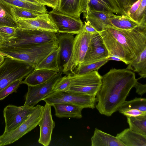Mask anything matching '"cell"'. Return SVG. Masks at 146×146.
<instances>
[{"label":"cell","instance_id":"obj_1","mask_svg":"<svg viewBox=\"0 0 146 146\" xmlns=\"http://www.w3.org/2000/svg\"><path fill=\"white\" fill-rule=\"evenodd\" d=\"M139 79L135 73L126 68H112L101 76L102 84L96 96L95 107L102 115L111 116L125 100Z\"/></svg>","mask_w":146,"mask_h":146},{"label":"cell","instance_id":"obj_2","mask_svg":"<svg viewBox=\"0 0 146 146\" xmlns=\"http://www.w3.org/2000/svg\"><path fill=\"white\" fill-rule=\"evenodd\" d=\"M99 33L109 56H117L127 65L137 59L146 48V24L131 30L107 27Z\"/></svg>","mask_w":146,"mask_h":146},{"label":"cell","instance_id":"obj_3","mask_svg":"<svg viewBox=\"0 0 146 146\" xmlns=\"http://www.w3.org/2000/svg\"><path fill=\"white\" fill-rule=\"evenodd\" d=\"M55 33L38 30H21L17 28L12 37L0 42V48L17 47L48 42L56 39Z\"/></svg>","mask_w":146,"mask_h":146},{"label":"cell","instance_id":"obj_4","mask_svg":"<svg viewBox=\"0 0 146 146\" xmlns=\"http://www.w3.org/2000/svg\"><path fill=\"white\" fill-rule=\"evenodd\" d=\"M35 68L27 62L5 57L0 65V92L13 82L25 78Z\"/></svg>","mask_w":146,"mask_h":146},{"label":"cell","instance_id":"obj_5","mask_svg":"<svg viewBox=\"0 0 146 146\" xmlns=\"http://www.w3.org/2000/svg\"><path fill=\"white\" fill-rule=\"evenodd\" d=\"M71 83L67 91L96 96L101 86V76L97 70L80 75L71 73Z\"/></svg>","mask_w":146,"mask_h":146},{"label":"cell","instance_id":"obj_6","mask_svg":"<svg viewBox=\"0 0 146 146\" xmlns=\"http://www.w3.org/2000/svg\"><path fill=\"white\" fill-rule=\"evenodd\" d=\"M46 103H67L84 108L94 109L96 104V96L68 91L53 92L42 99Z\"/></svg>","mask_w":146,"mask_h":146},{"label":"cell","instance_id":"obj_7","mask_svg":"<svg viewBox=\"0 0 146 146\" xmlns=\"http://www.w3.org/2000/svg\"><path fill=\"white\" fill-rule=\"evenodd\" d=\"M44 106L38 104L29 117L15 129L0 136V146L11 144L35 128L42 117Z\"/></svg>","mask_w":146,"mask_h":146},{"label":"cell","instance_id":"obj_8","mask_svg":"<svg viewBox=\"0 0 146 146\" xmlns=\"http://www.w3.org/2000/svg\"><path fill=\"white\" fill-rule=\"evenodd\" d=\"M83 29L74 37L72 52L70 58L63 66L62 72L72 73L80 64L82 63L88 50L92 36Z\"/></svg>","mask_w":146,"mask_h":146},{"label":"cell","instance_id":"obj_9","mask_svg":"<svg viewBox=\"0 0 146 146\" xmlns=\"http://www.w3.org/2000/svg\"><path fill=\"white\" fill-rule=\"evenodd\" d=\"M35 106H17L12 105L6 106L3 111L5 122L4 132L12 131L24 122L34 111Z\"/></svg>","mask_w":146,"mask_h":146},{"label":"cell","instance_id":"obj_10","mask_svg":"<svg viewBox=\"0 0 146 146\" xmlns=\"http://www.w3.org/2000/svg\"><path fill=\"white\" fill-rule=\"evenodd\" d=\"M62 72L60 71L46 82L34 86H28L24 106L33 107L47 95L53 92L55 84L61 78Z\"/></svg>","mask_w":146,"mask_h":146},{"label":"cell","instance_id":"obj_11","mask_svg":"<svg viewBox=\"0 0 146 146\" xmlns=\"http://www.w3.org/2000/svg\"><path fill=\"white\" fill-rule=\"evenodd\" d=\"M48 14L59 33L77 35L83 30L84 24L80 18L64 14L56 9H52Z\"/></svg>","mask_w":146,"mask_h":146},{"label":"cell","instance_id":"obj_12","mask_svg":"<svg viewBox=\"0 0 146 146\" xmlns=\"http://www.w3.org/2000/svg\"><path fill=\"white\" fill-rule=\"evenodd\" d=\"M109 55L108 51L98 32L92 34L88 50L83 62L80 64L94 63L106 58Z\"/></svg>","mask_w":146,"mask_h":146},{"label":"cell","instance_id":"obj_13","mask_svg":"<svg viewBox=\"0 0 146 146\" xmlns=\"http://www.w3.org/2000/svg\"><path fill=\"white\" fill-rule=\"evenodd\" d=\"M21 30H38L58 33V30L48 14L35 18L15 20Z\"/></svg>","mask_w":146,"mask_h":146},{"label":"cell","instance_id":"obj_14","mask_svg":"<svg viewBox=\"0 0 146 146\" xmlns=\"http://www.w3.org/2000/svg\"><path fill=\"white\" fill-rule=\"evenodd\" d=\"M52 106L46 103L44 106L42 117L38 125L40 128L38 142L44 146H48L51 142L53 130L55 122L52 118Z\"/></svg>","mask_w":146,"mask_h":146},{"label":"cell","instance_id":"obj_15","mask_svg":"<svg viewBox=\"0 0 146 146\" xmlns=\"http://www.w3.org/2000/svg\"><path fill=\"white\" fill-rule=\"evenodd\" d=\"M68 33H56V38L59 48L58 62L60 71L68 60L72 52L74 37Z\"/></svg>","mask_w":146,"mask_h":146},{"label":"cell","instance_id":"obj_16","mask_svg":"<svg viewBox=\"0 0 146 146\" xmlns=\"http://www.w3.org/2000/svg\"><path fill=\"white\" fill-rule=\"evenodd\" d=\"M88 7V0H59L57 10L64 14L80 18Z\"/></svg>","mask_w":146,"mask_h":146},{"label":"cell","instance_id":"obj_17","mask_svg":"<svg viewBox=\"0 0 146 146\" xmlns=\"http://www.w3.org/2000/svg\"><path fill=\"white\" fill-rule=\"evenodd\" d=\"M111 13L93 11L88 7L83 13L84 18L89 21L98 32L102 31L107 27H113L110 20Z\"/></svg>","mask_w":146,"mask_h":146},{"label":"cell","instance_id":"obj_18","mask_svg":"<svg viewBox=\"0 0 146 146\" xmlns=\"http://www.w3.org/2000/svg\"><path fill=\"white\" fill-rule=\"evenodd\" d=\"M52 106L54 108L55 115L59 118L80 119L82 117V111L83 108L76 105L63 102L54 104Z\"/></svg>","mask_w":146,"mask_h":146},{"label":"cell","instance_id":"obj_19","mask_svg":"<svg viewBox=\"0 0 146 146\" xmlns=\"http://www.w3.org/2000/svg\"><path fill=\"white\" fill-rule=\"evenodd\" d=\"M88 8L93 11L122 14L117 0H88Z\"/></svg>","mask_w":146,"mask_h":146},{"label":"cell","instance_id":"obj_20","mask_svg":"<svg viewBox=\"0 0 146 146\" xmlns=\"http://www.w3.org/2000/svg\"><path fill=\"white\" fill-rule=\"evenodd\" d=\"M125 146H146V136L129 128L125 129L116 136Z\"/></svg>","mask_w":146,"mask_h":146},{"label":"cell","instance_id":"obj_21","mask_svg":"<svg viewBox=\"0 0 146 146\" xmlns=\"http://www.w3.org/2000/svg\"><path fill=\"white\" fill-rule=\"evenodd\" d=\"M92 146H125L116 137L95 128L91 138Z\"/></svg>","mask_w":146,"mask_h":146},{"label":"cell","instance_id":"obj_22","mask_svg":"<svg viewBox=\"0 0 146 146\" xmlns=\"http://www.w3.org/2000/svg\"><path fill=\"white\" fill-rule=\"evenodd\" d=\"M57 72L51 70L44 69H34L28 75L22 84L28 86H34L43 83L56 75Z\"/></svg>","mask_w":146,"mask_h":146},{"label":"cell","instance_id":"obj_23","mask_svg":"<svg viewBox=\"0 0 146 146\" xmlns=\"http://www.w3.org/2000/svg\"><path fill=\"white\" fill-rule=\"evenodd\" d=\"M146 0H138L129 8L126 15L139 24H146Z\"/></svg>","mask_w":146,"mask_h":146},{"label":"cell","instance_id":"obj_24","mask_svg":"<svg viewBox=\"0 0 146 146\" xmlns=\"http://www.w3.org/2000/svg\"><path fill=\"white\" fill-rule=\"evenodd\" d=\"M110 20L113 27L121 30H131L140 24L126 15H117L112 13H111Z\"/></svg>","mask_w":146,"mask_h":146},{"label":"cell","instance_id":"obj_25","mask_svg":"<svg viewBox=\"0 0 146 146\" xmlns=\"http://www.w3.org/2000/svg\"><path fill=\"white\" fill-rule=\"evenodd\" d=\"M59 51L58 47L46 56L35 68V69H47L57 72L60 71L58 62Z\"/></svg>","mask_w":146,"mask_h":146},{"label":"cell","instance_id":"obj_26","mask_svg":"<svg viewBox=\"0 0 146 146\" xmlns=\"http://www.w3.org/2000/svg\"><path fill=\"white\" fill-rule=\"evenodd\" d=\"M127 68L137 72L141 78L146 77V48L140 53L138 58L128 64Z\"/></svg>","mask_w":146,"mask_h":146},{"label":"cell","instance_id":"obj_27","mask_svg":"<svg viewBox=\"0 0 146 146\" xmlns=\"http://www.w3.org/2000/svg\"><path fill=\"white\" fill-rule=\"evenodd\" d=\"M129 128L132 131L146 136V115L127 117Z\"/></svg>","mask_w":146,"mask_h":146},{"label":"cell","instance_id":"obj_28","mask_svg":"<svg viewBox=\"0 0 146 146\" xmlns=\"http://www.w3.org/2000/svg\"><path fill=\"white\" fill-rule=\"evenodd\" d=\"M1 0L13 6L28 9L43 14L48 13L45 6L41 4L24 2L20 0Z\"/></svg>","mask_w":146,"mask_h":146},{"label":"cell","instance_id":"obj_29","mask_svg":"<svg viewBox=\"0 0 146 146\" xmlns=\"http://www.w3.org/2000/svg\"><path fill=\"white\" fill-rule=\"evenodd\" d=\"M131 109H137L146 111V99L145 98L135 97L129 101H125L118 110L119 112Z\"/></svg>","mask_w":146,"mask_h":146},{"label":"cell","instance_id":"obj_30","mask_svg":"<svg viewBox=\"0 0 146 146\" xmlns=\"http://www.w3.org/2000/svg\"><path fill=\"white\" fill-rule=\"evenodd\" d=\"M106 58L94 63L79 64L72 73L73 75H80L98 70L108 61Z\"/></svg>","mask_w":146,"mask_h":146},{"label":"cell","instance_id":"obj_31","mask_svg":"<svg viewBox=\"0 0 146 146\" xmlns=\"http://www.w3.org/2000/svg\"><path fill=\"white\" fill-rule=\"evenodd\" d=\"M11 11L15 20L36 18L46 14L15 6L12 8Z\"/></svg>","mask_w":146,"mask_h":146},{"label":"cell","instance_id":"obj_32","mask_svg":"<svg viewBox=\"0 0 146 146\" xmlns=\"http://www.w3.org/2000/svg\"><path fill=\"white\" fill-rule=\"evenodd\" d=\"M70 83L69 73L67 75L62 76L59 80L53 87V92L67 91L70 86Z\"/></svg>","mask_w":146,"mask_h":146},{"label":"cell","instance_id":"obj_33","mask_svg":"<svg viewBox=\"0 0 146 146\" xmlns=\"http://www.w3.org/2000/svg\"><path fill=\"white\" fill-rule=\"evenodd\" d=\"M23 79H20L11 83L0 92V100H2L9 94L16 92Z\"/></svg>","mask_w":146,"mask_h":146},{"label":"cell","instance_id":"obj_34","mask_svg":"<svg viewBox=\"0 0 146 146\" xmlns=\"http://www.w3.org/2000/svg\"><path fill=\"white\" fill-rule=\"evenodd\" d=\"M13 7L0 0V17L15 20L13 17L11 11Z\"/></svg>","mask_w":146,"mask_h":146},{"label":"cell","instance_id":"obj_35","mask_svg":"<svg viewBox=\"0 0 146 146\" xmlns=\"http://www.w3.org/2000/svg\"><path fill=\"white\" fill-rule=\"evenodd\" d=\"M17 28L5 26H0V35L3 39L13 36L15 33Z\"/></svg>","mask_w":146,"mask_h":146},{"label":"cell","instance_id":"obj_36","mask_svg":"<svg viewBox=\"0 0 146 146\" xmlns=\"http://www.w3.org/2000/svg\"><path fill=\"white\" fill-rule=\"evenodd\" d=\"M121 113L126 117H135L146 115V111H143L137 109L125 110L122 111Z\"/></svg>","mask_w":146,"mask_h":146},{"label":"cell","instance_id":"obj_37","mask_svg":"<svg viewBox=\"0 0 146 146\" xmlns=\"http://www.w3.org/2000/svg\"><path fill=\"white\" fill-rule=\"evenodd\" d=\"M0 26H5L18 28L19 27L15 20H11L0 17Z\"/></svg>","mask_w":146,"mask_h":146},{"label":"cell","instance_id":"obj_38","mask_svg":"<svg viewBox=\"0 0 146 146\" xmlns=\"http://www.w3.org/2000/svg\"><path fill=\"white\" fill-rule=\"evenodd\" d=\"M41 5L51 7L52 9H57L59 0H35Z\"/></svg>","mask_w":146,"mask_h":146},{"label":"cell","instance_id":"obj_39","mask_svg":"<svg viewBox=\"0 0 146 146\" xmlns=\"http://www.w3.org/2000/svg\"><path fill=\"white\" fill-rule=\"evenodd\" d=\"M136 89V92L142 96L146 92V84H143L137 81L134 87Z\"/></svg>","mask_w":146,"mask_h":146},{"label":"cell","instance_id":"obj_40","mask_svg":"<svg viewBox=\"0 0 146 146\" xmlns=\"http://www.w3.org/2000/svg\"><path fill=\"white\" fill-rule=\"evenodd\" d=\"M83 29L92 34H94L98 32L92 25L88 21H84Z\"/></svg>","mask_w":146,"mask_h":146},{"label":"cell","instance_id":"obj_41","mask_svg":"<svg viewBox=\"0 0 146 146\" xmlns=\"http://www.w3.org/2000/svg\"><path fill=\"white\" fill-rule=\"evenodd\" d=\"M121 9L122 14L126 15L129 9L127 0H117Z\"/></svg>","mask_w":146,"mask_h":146},{"label":"cell","instance_id":"obj_42","mask_svg":"<svg viewBox=\"0 0 146 146\" xmlns=\"http://www.w3.org/2000/svg\"><path fill=\"white\" fill-rule=\"evenodd\" d=\"M20 1H24L32 3L34 4H40L37 1L35 0H20Z\"/></svg>","mask_w":146,"mask_h":146},{"label":"cell","instance_id":"obj_43","mask_svg":"<svg viewBox=\"0 0 146 146\" xmlns=\"http://www.w3.org/2000/svg\"><path fill=\"white\" fill-rule=\"evenodd\" d=\"M137 0H127L129 9V8L131 7V6L133 3H134Z\"/></svg>","mask_w":146,"mask_h":146},{"label":"cell","instance_id":"obj_44","mask_svg":"<svg viewBox=\"0 0 146 146\" xmlns=\"http://www.w3.org/2000/svg\"><path fill=\"white\" fill-rule=\"evenodd\" d=\"M5 57V56L0 54V65L4 61Z\"/></svg>","mask_w":146,"mask_h":146},{"label":"cell","instance_id":"obj_45","mask_svg":"<svg viewBox=\"0 0 146 146\" xmlns=\"http://www.w3.org/2000/svg\"><path fill=\"white\" fill-rule=\"evenodd\" d=\"M3 38L0 35V42L3 41Z\"/></svg>","mask_w":146,"mask_h":146}]
</instances>
